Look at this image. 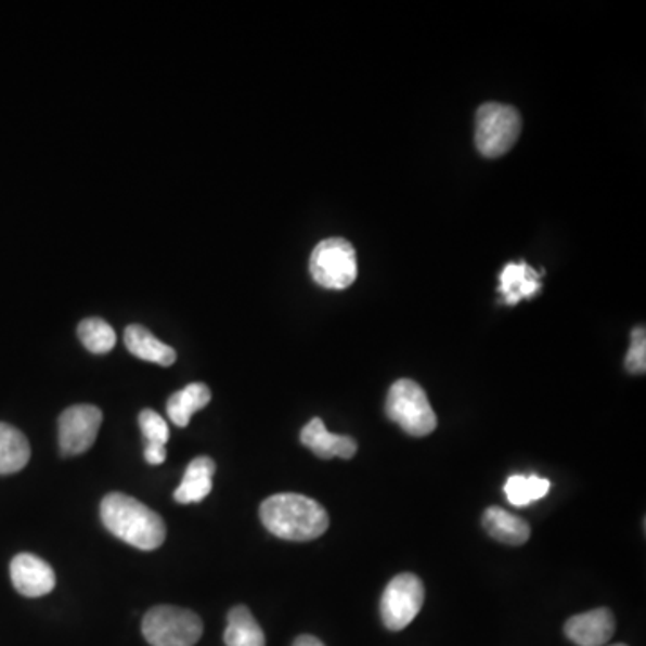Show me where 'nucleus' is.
Listing matches in <instances>:
<instances>
[{
    "label": "nucleus",
    "mask_w": 646,
    "mask_h": 646,
    "mask_svg": "<svg viewBox=\"0 0 646 646\" xmlns=\"http://www.w3.org/2000/svg\"><path fill=\"white\" fill-rule=\"evenodd\" d=\"M142 634L152 646H194L204 634V623L193 610L158 605L144 616Z\"/></svg>",
    "instance_id": "4"
},
{
    "label": "nucleus",
    "mask_w": 646,
    "mask_h": 646,
    "mask_svg": "<svg viewBox=\"0 0 646 646\" xmlns=\"http://www.w3.org/2000/svg\"><path fill=\"white\" fill-rule=\"evenodd\" d=\"M615 616L609 609H596L569 618L566 636L579 646H604L615 636Z\"/></svg>",
    "instance_id": "10"
},
{
    "label": "nucleus",
    "mask_w": 646,
    "mask_h": 646,
    "mask_svg": "<svg viewBox=\"0 0 646 646\" xmlns=\"http://www.w3.org/2000/svg\"><path fill=\"white\" fill-rule=\"evenodd\" d=\"M521 135V115L514 106L487 103L476 114V147L484 157L511 152Z\"/></svg>",
    "instance_id": "5"
},
{
    "label": "nucleus",
    "mask_w": 646,
    "mask_h": 646,
    "mask_svg": "<svg viewBox=\"0 0 646 646\" xmlns=\"http://www.w3.org/2000/svg\"><path fill=\"white\" fill-rule=\"evenodd\" d=\"M126 349L141 360L157 363L162 366H171L177 361V352L169 345L162 344L157 336H153L142 325H130L125 331Z\"/></svg>",
    "instance_id": "15"
},
{
    "label": "nucleus",
    "mask_w": 646,
    "mask_h": 646,
    "mask_svg": "<svg viewBox=\"0 0 646 646\" xmlns=\"http://www.w3.org/2000/svg\"><path fill=\"white\" fill-rule=\"evenodd\" d=\"M610 646H626V645H621V643H620V645H610Z\"/></svg>",
    "instance_id": "24"
},
{
    "label": "nucleus",
    "mask_w": 646,
    "mask_h": 646,
    "mask_svg": "<svg viewBox=\"0 0 646 646\" xmlns=\"http://www.w3.org/2000/svg\"><path fill=\"white\" fill-rule=\"evenodd\" d=\"M215 460L209 456L194 458L185 469L182 483L175 490V500L182 505L199 503L204 501L212 490V478H215Z\"/></svg>",
    "instance_id": "13"
},
{
    "label": "nucleus",
    "mask_w": 646,
    "mask_h": 646,
    "mask_svg": "<svg viewBox=\"0 0 646 646\" xmlns=\"http://www.w3.org/2000/svg\"><path fill=\"white\" fill-rule=\"evenodd\" d=\"M483 528L490 538L511 546H521L530 539V525L522 517L490 506L483 514Z\"/></svg>",
    "instance_id": "14"
},
{
    "label": "nucleus",
    "mask_w": 646,
    "mask_h": 646,
    "mask_svg": "<svg viewBox=\"0 0 646 646\" xmlns=\"http://www.w3.org/2000/svg\"><path fill=\"white\" fill-rule=\"evenodd\" d=\"M139 426L144 435V458L147 464L160 465L166 462V443L169 440L167 423L155 410H142L139 415Z\"/></svg>",
    "instance_id": "19"
},
{
    "label": "nucleus",
    "mask_w": 646,
    "mask_h": 646,
    "mask_svg": "<svg viewBox=\"0 0 646 646\" xmlns=\"http://www.w3.org/2000/svg\"><path fill=\"white\" fill-rule=\"evenodd\" d=\"M79 339L85 345V349L94 352V354H106L114 349L117 336L109 323L101 319H87L79 323Z\"/></svg>",
    "instance_id": "21"
},
{
    "label": "nucleus",
    "mask_w": 646,
    "mask_h": 646,
    "mask_svg": "<svg viewBox=\"0 0 646 646\" xmlns=\"http://www.w3.org/2000/svg\"><path fill=\"white\" fill-rule=\"evenodd\" d=\"M424 596L426 591L417 574L401 573L391 579L380 598V618L386 629L393 632L406 629L423 609Z\"/></svg>",
    "instance_id": "7"
},
{
    "label": "nucleus",
    "mask_w": 646,
    "mask_h": 646,
    "mask_svg": "<svg viewBox=\"0 0 646 646\" xmlns=\"http://www.w3.org/2000/svg\"><path fill=\"white\" fill-rule=\"evenodd\" d=\"M261 521L284 541H314L327 532L328 516L319 501L302 494H275L262 501Z\"/></svg>",
    "instance_id": "2"
},
{
    "label": "nucleus",
    "mask_w": 646,
    "mask_h": 646,
    "mask_svg": "<svg viewBox=\"0 0 646 646\" xmlns=\"http://www.w3.org/2000/svg\"><path fill=\"white\" fill-rule=\"evenodd\" d=\"M309 271L314 282L327 289L352 286L358 276L354 246L341 237L322 241L311 254Z\"/></svg>",
    "instance_id": "6"
},
{
    "label": "nucleus",
    "mask_w": 646,
    "mask_h": 646,
    "mask_svg": "<svg viewBox=\"0 0 646 646\" xmlns=\"http://www.w3.org/2000/svg\"><path fill=\"white\" fill-rule=\"evenodd\" d=\"M209 386L204 383H191L182 390L172 393L167 401V415L178 428H185L194 413L204 410L210 402Z\"/></svg>",
    "instance_id": "16"
},
{
    "label": "nucleus",
    "mask_w": 646,
    "mask_h": 646,
    "mask_svg": "<svg viewBox=\"0 0 646 646\" xmlns=\"http://www.w3.org/2000/svg\"><path fill=\"white\" fill-rule=\"evenodd\" d=\"M386 415L412 437H428L437 429V415L428 396L412 379H399L391 385L386 397Z\"/></svg>",
    "instance_id": "3"
},
{
    "label": "nucleus",
    "mask_w": 646,
    "mask_h": 646,
    "mask_svg": "<svg viewBox=\"0 0 646 646\" xmlns=\"http://www.w3.org/2000/svg\"><path fill=\"white\" fill-rule=\"evenodd\" d=\"M11 582L22 596L40 598L51 593L56 585V574L46 560L33 555L21 553L11 560Z\"/></svg>",
    "instance_id": "9"
},
{
    "label": "nucleus",
    "mask_w": 646,
    "mask_h": 646,
    "mask_svg": "<svg viewBox=\"0 0 646 646\" xmlns=\"http://www.w3.org/2000/svg\"><path fill=\"white\" fill-rule=\"evenodd\" d=\"M227 646H267V637L250 609L237 605L229 612V625L224 631Z\"/></svg>",
    "instance_id": "18"
},
{
    "label": "nucleus",
    "mask_w": 646,
    "mask_h": 646,
    "mask_svg": "<svg viewBox=\"0 0 646 646\" xmlns=\"http://www.w3.org/2000/svg\"><path fill=\"white\" fill-rule=\"evenodd\" d=\"M625 369L631 374H645L646 371V331L636 327L632 331L631 349L626 354Z\"/></svg>",
    "instance_id": "22"
},
{
    "label": "nucleus",
    "mask_w": 646,
    "mask_h": 646,
    "mask_svg": "<svg viewBox=\"0 0 646 646\" xmlns=\"http://www.w3.org/2000/svg\"><path fill=\"white\" fill-rule=\"evenodd\" d=\"M541 292L539 271L527 262H508L500 275V293L508 306H516L525 298H532Z\"/></svg>",
    "instance_id": "12"
},
{
    "label": "nucleus",
    "mask_w": 646,
    "mask_h": 646,
    "mask_svg": "<svg viewBox=\"0 0 646 646\" xmlns=\"http://www.w3.org/2000/svg\"><path fill=\"white\" fill-rule=\"evenodd\" d=\"M101 521L112 535L142 552H153L166 541V525L157 512L120 492L103 498Z\"/></svg>",
    "instance_id": "1"
},
{
    "label": "nucleus",
    "mask_w": 646,
    "mask_h": 646,
    "mask_svg": "<svg viewBox=\"0 0 646 646\" xmlns=\"http://www.w3.org/2000/svg\"><path fill=\"white\" fill-rule=\"evenodd\" d=\"M550 489V480L535 475H514L505 483L506 500L514 506H528L533 501L542 500Z\"/></svg>",
    "instance_id": "20"
},
{
    "label": "nucleus",
    "mask_w": 646,
    "mask_h": 646,
    "mask_svg": "<svg viewBox=\"0 0 646 646\" xmlns=\"http://www.w3.org/2000/svg\"><path fill=\"white\" fill-rule=\"evenodd\" d=\"M300 440L306 448L311 449L319 458L323 460H350L354 458L356 451H358L354 438L334 435L325 428V424L319 417H314L303 426Z\"/></svg>",
    "instance_id": "11"
},
{
    "label": "nucleus",
    "mask_w": 646,
    "mask_h": 646,
    "mask_svg": "<svg viewBox=\"0 0 646 646\" xmlns=\"http://www.w3.org/2000/svg\"><path fill=\"white\" fill-rule=\"evenodd\" d=\"M31 458L26 435L10 424L0 423V475H15Z\"/></svg>",
    "instance_id": "17"
},
{
    "label": "nucleus",
    "mask_w": 646,
    "mask_h": 646,
    "mask_svg": "<svg viewBox=\"0 0 646 646\" xmlns=\"http://www.w3.org/2000/svg\"><path fill=\"white\" fill-rule=\"evenodd\" d=\"M101 423H103V413L98 406L78 404V406L67 408L57 421L62 453L65 456H74L89 451L98 438Z\"/></svg>",
    "instance_id": "8"
},
{
    "label": "nucleus",
    "mask_w": 646,
    "mask_h": 646,
    "mask_svg": "<svg viewBox=\"0 0 646 646\" xmlns=\"http://www.w3.org/2000/svg\"><path fill=\"white\" fill-rule=\"evenodd\" d=\"M293 646H325L320 642L319 637L314 636H300L295 639Z\"/></svg>",
    "instance_id": "23"
}]
</instances>
